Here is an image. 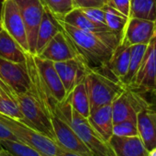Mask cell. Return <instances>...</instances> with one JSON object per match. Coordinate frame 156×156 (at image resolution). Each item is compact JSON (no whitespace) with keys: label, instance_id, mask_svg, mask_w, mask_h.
Here are the masks:
<instances>
[{"label":"cell","instance_id":"cell-23","mask_svg":"<svg viewBox=\"0 0 156 156\" xmlns=\"http://www.w3.org/2000/svg\"><path fill=\"white\" fill-rule=\"evenodd\" d=\"M66 98L72 105V107L75 109L80 115L85 118H88L90 115V102L89 98L86 87L85 79L78 83L73 89L67 95Z\"/></svg>","mask_w":156,"mask_h":156},{"label":"cell","instance_id":"cell-6","mask_svg":"<svg viewBox=\"0 0 156 156\" xmlns=\"http://www.w3.org/2000/svg\"><path fill=\"white\" fill-rule=\"evenodd\" d=\"M127 88L143 95L156 92V33L148 43L140 67Z\"/></svg>","mask_w":156,"mask_h":156},{"label":"cell","instance_id":"cell-27","mask_svg":"<svg viewBox=\"0 0 156 156\" xmlns=\"http://www.w3.org/2000/svg\"><path fill=\"white\" fill-rule=\"evenodd\" d=\"M103 9L105 10L106 26L112 31L119 33L121 36L129 18L110 5H106Z\"/></svg>","mask_w":156,"mask_h":156},{"label":"cell","instance_id":"cell-29","mask_svg":"<svg viewBox=\"0 0 156 156\" xmlns=\"http://www.w3.org/2000/svg\"><path fill=\"white\" fill-rule=\"evenodd\" d=\"M0 114L23 121V115L18 102L9 97L0 95Z\"/></svg>","mask_w":156,"mask_h":156},{"label":"cell","instance_id":"cell-37","mask_svg":"<svg viewBox=\"0 0 156 156\" xmlns=\"http://www.w3.org/2000/svg\"><path fill=\"white\" fill-rule=\"evenodd\" d=\"M148 156H156V148L153 149V150H151V151H150Z\"/></svg>","mask_w":156,"mask_h":156},{"label":"cell","instance_id":"cell-18","mask_svg":"<svg viewBox=\"0 0 156 156\" xmlns=\"http://www.w3.org/2000/svg\"><path fill=\"white\" fill-rule=\"evenodd\" d=\"M108 144L114 156H148L149 154L139 136L119 137L112 135Z\"/></svg>","mask_w":156,"mask_h":156},{"label":"cell","instance_id":"cell-36","mask_svg":"<svg viewBox=\"0 0 156 156\" xmlns=\"http://www.w3.org/2000/svg\"><path fill=\"white\" fill-rule=\"evenodd\" d=\"M150 94H151V95H153L154 97H155V104H150V107H151V108H154V107H156V92H154V93H150ZM152 109H154L155 111H156V108H152Z\"/></svg>","mask_w":156,"mask_h":156},{"label":"cell","instance_id":"cell-17","mask_svg":"<svg viewBox=\"0 0 156 156\" xmlns=\"http://www.w3.org/2000/svg\"><path fill=\"white\" fill-rule=\"evenodd\" d=\"M139 137L148 151L156 148V111L151 108L142 109L137 115Z\"/></svg>","mask_w":156,"mask_h":156},{"label":"cell","instance_id":"cell-40","mask_svg":"<svg viewBox=\"0 0 156 156\" xmlns=\"http://www.w3.org/2000/svg\"><path fill=\"white\" fill-rule=\"evenodd\" d=\"M2 30V26H1V24H0V31Z\"/></svg>","mask_w":156,"mask_h":156},{"label":"cell","instance_id":"cell-10","mask_svg":"<svg viewBox=\"0 0 156 156\" xmlns=\"http://www.w3.org/2000/svg\"><path fill=\"white\" fill-rule=\"evenodd\" d=\"M55 142L64 151L81 154L84 156H94L91 151L77 136L71 126L59 117L55 111L51 116Z\"/></svg>","mask_w":156,"mask_h":156},{"label":"cell","instance_id":"cell-26","mask_svg":"<svg viewBox=\"0 0 156 156\" xmlns=\"http://www.w3.org/2000/svg\"><path fill=\"white\" fill-rule=\"evenodd\" d=\"M148 44H137L130 46V57H129V68L128 72L121 81V84L127 87L132 78L138 72V70L140 67L144 53L146 51Z\"/></svg>","mask_w":156,"mask_h":156},{"label":"cell","instance_id":"cell-8","mask_svg":"<svg viewBox=\"0 0 156 156\" xmlns=\"http://www.w3.org/2000/svg\"><path fill=\"white\" fill-rule=\"evenodd\" d=\"M32 56L41 83L51 101L56 107L66 98L67 93L55 70L54 64L52 62L41 58L38 55Z\"/></svg>","mask_w":156,"mask_h":156},{"label":"cell","instance_id":"cell-15","mask_svg":"<svg viewBox=\"0 0 156 156\" xmlns=\"http://www.w3.org/2000/svg\"><path fill=\"white\" fill-rule=\"evenodd\" d=\"M38 56L52 62L67 61L73 58H80L73 42L63 30L58 32L46 44Z\"/></svg>","mask_w":156,"mask_h":156},{"label":"cell","instance_id":"cell-1","mask_svg":"<svg viewBox=\"0 0 156 156\" xmlns=\"http://www.w3.org/2000/svg\"><path fill=\"white\" fill-rule=\"evenodd\" d=\"M58 20L87 68L101 73L114 49L119 44L120 34L113 31L102 34L88 32L74 28L62 20Z\"/></svg>","mask_w":156,"mask_h":156},{"label":"cell","instance_id":"cell-16","mask_svg":"<svg viewBox=\"0 0 156 156\" xmlns=\"http://www.w3.org/2000/svg\"><path fill=\"white\" fill-rule=\"evenodd\" d=\"M130 57V46L119 44L113 51L108 62L101 73L107 75L111 79L121 83L125 77Z\"/></svg>","mask_w":156,"mask_h":156},{"label":"cell","instance_id":"cell-4","mask_svg":"<svg viewBox=\"0 0 156 156\" xmlns=\"http://www.w3.org/2000/svg\"><path fill=\"white\" fill-rule=\"evenodd\" d=\"M16 100L23 115L22 122L55 141L51 114L45 109L36 95L29 89L25 93L16 95Z\"/></svg>","mask_w":156,"mask_h":156},{"label":"cell","instance_id":"cell-33","mask_svg":"<svg viewBox=\"0 0 156 156\" xmlns=\"http://www.w3.org/2000/svg\"><path fill=\"white\" fill-rule=\"evenodd\" d=\"M108 5L112 6L129 18L130 9V0H109Z\"/></svg>","mask_w":156,"mask_h":156},{"label":"cell","instance_id":"cell-12","mask_svg":"<svg viewBox=\"0 0 156 156\" xmlns=\"http://www.w3.org/2000/svg\"><path fill=\"white\" fill-rule=\"evenodd\" d=\"M15 2L20 9L26 26L30 53L35 55L37 33L44 7L40 0H15Z\"/></svg>","mask_w":156,"mask_h":156},{"label":"cell","instance_id":"cell-30","mask_svg":"<svg viewBox=\"0 0 156 156\" xmlns=\"http://www.w3.org/2000/svg\"><path fill=\"white\" fill-rule=\"evenodd\" d=\"M113 135L119 137H132L139 136L137 128V120L128 119L116 123L113 126Z\"/></svg>","mask_w":156,"mask_h":156},{"label":"cell","instance_id":"cell-31","mask_svg":"<svg viewBox=\"0 0 156 156\" xmlns=\"http://www.w3.org/2000/svg\"><path fill=\"white\" fill-rule=\"evenodd\" d=\"M81 10L93 22L100 25H106L105 10L103 8H85L81 9Z\"/></svg>","mask_w":156,"mask_h":156},{"label":"cell","instance_id":"cell-9","mask_svg":"<svg viewBox=\"0 0 156 156\" xmlns=\"http://www.w3.org/2000/svg\"><path fill=\"white\" fill-rule=\"evenodd\" d=\"M0 24L26 52H30L26 26L15 0H4Z\"/></svg>","mask_w":156,"mask_h":156},{"label":"cell","instance_id":"cell-34","mask_svg":"<svg viewBox=\"0 0 156 156\" xmlns=\"http://www.w3.org/2000/svg\"><path fill=\"white\" fill-rule=\"evenodd\" d=\"M18 140L10 129L0 120V140Z\"/></svg>","mask_w":156,"mask_h":156},{"label":"cell","instance_id":"cell-2","mask_svg":"<svg viewBox=\"0 0 156 156\" xmlns=\"http://www.w3.org/2000/svg\"><path fill=\"white\" fill-rule=\"evenodd\" d=\"M54 111L71 126L94 156H114L109 145L98 136L87 118L75 111L67 98L58 104Z\"/></svg>","mask_w":156,"mask_h":156},{"label":"cell","instance_id":"cell-13","mask_svg":"<svg viewBox=\"0 0 156 156\" xmlns=\"http://www.w3.org/2000/svg\"><path fill=\"white\" fill-rule=\"evenodd\" d=\"M156 33V21L138 18H129L122 31L120 44L133 46L148 44Z\"/></svg>","mask_w":156,"mask_h":156},{"label":"cell","instance_id":"cell-22","mask_svg":"<svg viewBox=\"0 0 156 156\" xmlns=\"http://www.w3.org/2000/svg\"><path fill=\"white\" fill-rule=\"evenodd\" d=\"M0 58L15 62H26L27 52L6 30L0 31Z\"/></svg>","mask_w":156,"mask_h":156},{"label":"cell","instance_id":"cell-21","mask_svg":"<svg viewBox=\"0 0 156 156\" xmlns=\"http://www.w3.org/2000/svg\"><path fill=\"white\" fill-rule=\"evenodd\" d=\"M63 22L77 28L79 30L88 31V32H93V33H107V32H111L112 30H109L106 25H100L93 22L90 20L81 10V9L74 8L72 9L69 13H67L62 20ZM114 32V31H113Z\"/></svg>","mask_w":156,"mask_h":156},{"label":"cell","instance_id":"cell-11","mask_svg":"<svg viewBox=\"0 0 156 156\" xmlns=\"http://www.w3.org/2000/svg\"><path fill=\"white\" fill-rule=\"evenodd\" d=\"M0 76L15 96L30 88V77L26 62H15L0 58Z\"/></svg>","mask_w":156,"mask_h":156},{"label":"cell","instance_id":"cell-32","mask_svg":"<svg viewBox=\"0 0 156 156\" xmlns=\"http://www.w3.org/2000/svg\"><path fill=\"white\" fill-rule=\"evenodd\" d=\"M74 8H103L108 5L109 0H73Z\"/></svg>","mask_w":156,"mask_h":156},{"label":"cell","instance_id":"cell-38","mask_svg":"<svg viewBox=\"0 0 156 156\" xmlns=\"http://www.w3.org/2000/svg\"><path fill=\"white\" fill-rule=\"evenodd\" d=\"M3 3H4V0H0V21H1V11L3 8Z\"/></svg>","mask_w":156,"mask_h":156},{"label":"cell","instance_id":"cell-19","mask_svg":"<svg viewBox=\"0 0 156 156\" xmlns=\"http://www.w3.org/2000/svg\"><path fill=\"white\" fill-rule=\"evenodd\" d=\"M87 119L98 136L108 143L113 135L114 126L111 104L99 107L91 111Z\"/></svg>","mask_w":156,"mask_h":156},{"label":"cell","instance_id":"cell-39","mask_svg":"<svg viewBox=\"0 0 156 156\" xmlns=\"http://www.w3.org/2000/svg\"><path fill=\"white\" fill-rule=\"evenodd\" d=\"M0 156H4V153H3V151H2L1 149H0Z\"/></svg>","mask_w":156,"mask_h":156},{"label":"cell","instance_id":"cell-14","mask_svg":"<svg viewBox=\"0 0 156 156\" xmlns=\"http://www.w3.org/2000/svg\"><path fill=\"white\" fill-rule=\"evenodd\" d=\"M53 64L67 95L78 83L85 79L87 71L89 70L81 58L56 62H53Z\"/></svg>","mask_w":156,"mask_h":156},{"label":"cell","instance_id":"cell-24","mask_svg":"<svg viewBox=\"0 0 156 156\" xmlns=\"http://www.w3.org/2000/svg\"><path fill=\"white\" fill-rule=\"evenodd\" d=\"M0 149L2 150L4 156H44L19 140H0Z\"/></svg>","mask_w":156,"mask_h":156},{"label":"cell","instance_id":"cell-7","mask_svg":"<svg viewBox=\"0 0 156 156\" xmlns=\"http://www.w3.org/2000/svg\"><path fill=\"white\" fill-rule=\"evenodd\" d=\"M111 108L113 123L116 124L128 119L137 120L138 113L144 108H150V103L143 94L126 87L111 103Z\"/></svg>","mask_w":156,"mask_h":156},{"label":"cell","instance_id":"cell-28","mask_svg":"<svg viewBox=\"0 0 156 156\" xmlns=\"http://www.w3.org/2000/svg\"><path fill=\"white\" fill-rule=\"evenodd\" d=\"M44 9H48L56 19L62 20L74 9L73 0H40Z\"/></svg>","mask_w":156,"mask_h":156},{"label":"cell","instance_id":"cell-25","mask_svg":"<svg viewBox=\"0 0 156 156\" xmlns=\"http://www.w3.org/2000/svg\"><path fill=\"white\" fill-rule=\"evenodd\" d=\"M129 18L156 21V0H130Z\"/></svg>","mask_w":156,"mask_h":156},{"label":"cell","instance_id":"cell-20","mask_svg":"<svg viewBox=\"0 0 156 156\" xmlns=\"http://www.w3.org/2000/svg\"><path fill=\"white\" fill-rule=\"evenodd\" d=\"M62 30V29L59 20L48 9H44L37 33L35 55L40 54L46 44Z\"/></svg>","mask_w":156,"mask_h":156},{"label":"cell","instance_id":"cell-3","mask_svg":"<svg viewBox=\"0 0 156 156\" xmlns=\"http://www.w3.org/2000/svg\"><path fill=\"white\" fill-rule=\"evenodd\" d=\"M85 82L90 102V112L111 104L126 88L121 83L92 70L87 71Z\"/></svg>","mask_w":156,"mask_h":156},{"label":"cell","instance_id":"cell-35","mask_svg":"<svg viewBox=\"0 0 156 156\" xmlns=\"http://www.w3.org/2000/svg\"><path fill=\"white\" fill-rule=\"evenodd\" d=\"M57 156H84V155H81V154H77V153H74V152H70V151H66L64 150H62Z\"/></svg>","mask_w":156,"mask_h":156},{"label":"cell","instance_id":"cell-5","mask_svg":"<svg viewBox=\"0 0 156 156\" xmlns=\"http://www.w3.org/2000/svg\"><path fill=\"white\" fill-rule=\"evenodd\" d=\"M1 120L23 143L32 147L44 156H57L62 149L51 138L30 128L20 120L0 114Z\"/></svg>","mask_w":156,"mask_h":156}]
</instances>
